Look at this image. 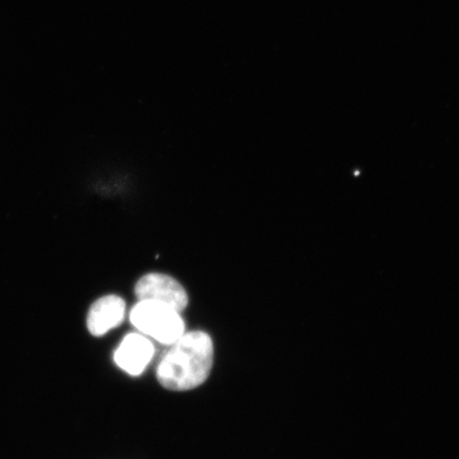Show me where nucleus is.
Listing matches in <instances>:
<instances>
[{"label": "nucleus", "instance_id": "3", "mask_svg": "<svg viewBox=\"0 0 459 459\" xmlns=\"http://www.w3.org/2000/svg\"><path fill=\"white\" fill-rule=\"evenodd\" d=\"M135 295L140 301H156L166 304L181 313L186 309L188 297L183 286L169 275L149 273L137 282Z\"/></svg>", "mask_w": 459, "mask_h": 459}, {"label": "nucleus", "instance_id": "5", "mask_svg": "<svg viewBox=\"0 0 459 459\" xmlns=\"http://www.w3.org/2000/svg\"><path fill=\"white\" fill-rule=\"evenodd\" d=\"M126 303L118 296H106L91 306L88 315V329L91 335L102 336L122 323Z\"/></svg>", "mask_w": 459, "mask_h": 459}, {"label": "nucleus", "instance_id": "4", "mask_svg": "<svg viewBox=\"0 0 459 459\" xmlns=\"http://www.w3.org/2000/svg\"><path fill=\"white\" fill-rule=\"evenodd\" d=\"M153 344L145 336L129 334L114 354L115 363L131 376H140L152 359Z\"/></svg>", "mask_w": 459, "mask_h": 459}, {"label": "nucleus", "instance_id": "1", "mask_svg": "<svg viewBox=\"0 0 459 459\" xmlns=\"http://www.w3.org/2000/svg\"><path fill=\"white\" fill-rule=\"evenodd\" d=\"M213 355V342L206 333H185L160 361L157 377L160 385L176 392L200 386L210 376Z\"/></svg>", "mask_w": 459, "mask_h": 459}, {"label": "nucleus", "instance_id": "2", "mask_svg": "<svg viewBox=\"0 0 459 459\" xmlns=\"http://www.w3.org/2000/svg\"><path fill=\"white\" fill-rule=\"evenodd\" d=\"M130 320L143 334L164 344H171L185 334L180 313L166 304L142 300L132 308Z\"/></svg>", "mask_w": 459, "mask_h": 459}]
</instances>
